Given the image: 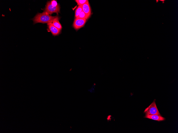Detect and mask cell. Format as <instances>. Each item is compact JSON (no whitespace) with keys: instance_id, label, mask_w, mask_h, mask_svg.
Listing matches in <instances>:
<instances>
[{"instance_id":"1","label":"cell","mask_w":178,"mask_h":133,"mask_svg":"<svg viewBox=\"0 0 178 133\" xmlns=\"http://www.w3.org/2000/svg\"><path fill=\"white\" fill-rule=\"evenodd\" d=\"M56 17L52 16L44 12L42 13H38L32 20L34 24L38 23L48 24L52 23Z\"/></svg>"},{"instance_id":"2","label":"cell","mask_w":178,"mask_h":133,"mask_svg":"<svg viewBox=\"0 0 178 133\" xmlns=\"http://www.w3.org/2000/svg\"><path fill=\"white\" fill-rule=\"evenodd\" d=\"M60 5L57 7H53L51 4L50 1L48 2L44 9V11L46 12L49 15H51L54 13L57 14L60 13Z\"/></svg>"},{"instance_id":"3","label":"cell","mask_w":178,"mask_h":133,"mask_svg":"<svg viewBox=\"0 0 178 133\" xmlns=\"http://www.w3.org/2000/svg\"><path fill=\"white\" fill-rule=\"evenodd\" d=\"M144 113L146 115H161L157 108L155 101L149 107L145 109Z\"/></svg>"},{"instance_id":"4","label":"cell","mask_w":178,"mask_h":133,"mask_svg":"<svg viewBox=\"0 0 178 133\" xmlns=\"http://www.w3.org/2000/svg\"><path fill=\"white\" fill-rule=\"evenodd\" d=\"M86 22V19L76 18L73 24V26L76 30H78L84 26Z\"/></svg>"},{"instance_id":"5","label":"cell","mask_w":178,"mask_h":133,"mask_svg":"<svg viewBox=\"0 0 178 133\" xmlns=\"http://www.w3.org/2000/svg\"><path fill=\"white\" fill-rule=\"evenodd\" d=\"M83 11L86 16L87 19L90 17L91 15V8L88 1L84 4L82 6Z\"/></svg>"},{"instance_id":"6","label":"cell","mask_w":178,"mask_h":133,"mask_svg":"<svg viewBox=\"0 0 178 133\" xmlns=\"http://www.w3.org/2000/svg\"><path fill=\"white\" fill-rule=\"evenodd\" d=\"M47 25L48 29L53 36H57L60 34L61 30L54 26L52 23L47 24Z\"/></svg>"},{"instance_id":"7","label":"cell","mask_w":178,"mask_h":133,"mask_svg":"<svg viewBox=\"0 0 178 133\" xmlns=\"http://www.w3.org/2000/svg\"><path fill=\"white\" fill-rule=\"evenodd\" d=\"M145 117L158 121H163L165 119L161 115H146Z\"/></svg>"},{"instance_id":"8","label":"cell","mask_w":178,"mask_h":133,"mask_svg":"<svg viewBox=\"0 0 178 133\" xmlns=\"http://www.w3.org/2000/svg\"><path fill=\"white\" fill-rule=\"evenodd\" d=\"M59 17L57 16L54 19L52 23L58 29L61 30L62 29V26L59 22Z\"/></svg>"},{"instance_id":"9","label":"cell","mask_w":178,"mask_h":133,"mask_svg":"<svg viewBox=\"0 0 178 133\" xmlns=\"http://www.w3.org/2000/svg\"><path fill=\"white\" fill-rule=\"evenodd\" d=\"M83 11L82 6H78L75 12V17L78 18L80 13Z\"/></svg>"},{"instance_id":"10","label":"cell","mask_w":178,"mask_h":133,"mask_svg":"<svg viewBox=\"0 0 178 133\" xmlns=\"http://www.w3.org/2000/svg\"><path fill=\"white\" fill-rule=\"evenodd\" d=\"M87 0H76L75 1L79 6H82L87 1Z\"/></svg>"},{"instance_id":"11","label":"cell","mask_w":178,"mask_h":133,"mask_svg":"<svg viewBox=\"0 0 178 133\" xmlns=\"http://www.w3.org/2000/svg\"><path fill=\"white\" fill-rule=\"evenodd\" d=\"M78 18L82 19H88L86 14L83 11L79 14Z\"/></svg>"},{"instance_id":"12","label":"cell","mask_w":178,"mask_h":133,"mask_svg":"<svg viewBox=\"0 0 178 133\" xmlns=\"http://www.w3.org/2000/svg\"><path fill=\"white\" fill-rule=\"evenodd\" d=\"M50 3L51 5L53 7H57L58 6L59 4L57 3V1H54V0H53V1H50Z\"/></svg>"},{"instance_id":"13","label":"cell","mask_w":178,"mask_h":133,"mask_svg":"<svg viewBox=\"0 0 178 133\" xmlns=\"http://www.w3.org/2000/svg\"><path fill=\"white\" fill-rule=\"evenodd\" d=\"M160 1L164 2L165 1H164V0H163V1H162V0H160Z\"/></svg>"},{"instance_id":"14","label":"cell","mask_w":178,"mask_h":133,"mask_svg":"<svg viewBox=\"0 0 178 133\" xmlns=\"http://www.w3.org/2000/svg\"><path fill=\"white\" fill-rule=\"evenodd\" d=\"M156 1L157 2H158V1Z\"/></svg>"}]
</instances>
